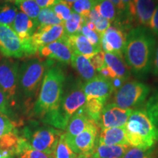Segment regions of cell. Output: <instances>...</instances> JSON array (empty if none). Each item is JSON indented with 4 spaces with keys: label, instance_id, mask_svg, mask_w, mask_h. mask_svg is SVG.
I'll list each match as a JSON object with an SVG mask.
<instances>
[{
    "label": "cell",
    "instance_id": "cell-30",
    "mask_svg": "<svg viewBox=\"0 0 158 158\" xmlns=\"http://www.w3.org/2000/svg\"><path fill=\"white\" fill-rule=\"evenodd\" d=\"M18 13V8L10 4L0 6V23L11 27Z\"/></svg>",
    "mask_w": 158,
    "mask_h": 158
},
{
    "label": "cell",
    "instance_id": "cell-42",
    "mask_svg": "<svg viewBox=\"0 0 158 158\" xmlns=\"http://www.w3.org/2000/svg\"><path fill=\"white\" fill-rule=\"evenodd\" d=\"M149 29L155 36L158 37V5L156 7L155 13L150 21Z\"/></svg>",
    "mask_w": 158,
    "mask_h": 158
},
{
    "label": "cell",
    "instance_id": "cell-24",
    "mask_svg": "<svg viewBox=\"0 0 158 158\" xmlns=\"http://www.w3.org/2000/svg\"><path fill=\"white\" fill-rule=\"evenodd\" d=\"M94 10L110 23L114 22L116 24L119 21V15L117 9L109 0H96Z\"/></svg>",
    "mask_w": 158,
    "mask_h": 158
},
{
    "label": "cell",
    "instance_id": "cell-49",
    "mask_svg": "<svg viewBox=\"0 0 158 158\" xmlns=\"http://www.w3.org/2000/svg\"><path fill=\"white\" fill-rule=\"evenodd\" d=\"M74 158H83V157H81V156H76V157H74Z\"/></svg>",
    "mask_w": 158,
    "mask_h": 158
},
{
    "label": "cell",
    "instance_id": "cell-25",
    "mask_svg": "<svg viewBox=\"0 0 158 158\" xmlns=\"http://www.w3.org/2000/svg\"><path fill=\"white\" fill-rule=\"evenodd\" d=\"M15 155H16L19 158H54L53 155H47L31 147L23 137H21Z\"/></svg>",
    "mask_w": 158,
    "mask_h": 158
},
{
    "label": "cell",
    "instance_id": "cell-50",
    "mask_svg": "<svg viewBox=\"0 0 158 158\" xmlns=\"http://www.w3.org/2000/svg\"><path fill=\"white\" fill-rule=\"evenodd\" d=\"M86 158H95V157H90V156H89V157H86Z\"/></svg>",
    "mask_w": 158,
    "mask_h": 158
},
{
    "label": "cell",
    "instance_id": "cell-12",
    "mask_svg": "<svg viewBox=\"0 0 158 158\" xmlns=\"http://www.w3.org/2000/svg\"><path fill=\"white\" fill-rule=\"evenodd\" d=\"M133 109H125L110 103L106 105L101 112L98 125L100 130L124 127Z\"/></svg>",
    "mask_w": 158,
    "mask_h": 158
},
{
    "label": "cell",
    "instance_id": "cell-2",
    "mask_svg": "<svg viewBox=\"0 0 158 158\" xmlns=\"http://www.w3.org/2000/svg\"><path fill=\"white\" fill-rule=\"evenodd\" d=\"M66 81L64 72L59 66H51L45 72L37 101L35 115L48 124L60 106Z\"/></svg>",
    "mask_w": 158,
    "mask_h": 158
},
{
    "label": "cell",
    "instance_id": "cell-6",
    "mask_svg": "<svg viewBox=\"0 0 158 158\" xmlns=\"http://www.w3.org/2000/svg\"><path fill=\"white\" fill-rule=\"evenodd\" d=\"M150 90L147 84L138 81L125 82L115 91L113 104L122 108L133 109L145 101Z\"/></svg>",
    "mask_w": 158,
    "mask_h": 158
},
{
    "label": "cell",
    "instance_id": "cell-22",
    "mask_svg": "<svg viewBox=\"0 0 158 158\" xmlns=\"http://www.w3.org/2000/svg\"><path fill=\"white\" fill-rule=\"evenodd\" d=\"M131 147L130 145H105L96 143L90 157L95 158H122Z\"/></svg>",
    "mask_w": 158,
    "mask_h": 158
},
{
    "label": "cell",
    "instance_id": "cell-11",
    "mask_svg": "<svg viewBox=\"0 0 158 158\" xmlns=\"http://www.w3.org/2000/svg\"><path fill=\"white\" fill-rule=\"evenodd\" d=\"M127 35L122 26L117 24L110 26L102 36V51L107 53H114L123 57Z\"/></svg>",
    "mask_w": 158,
    "mask_h": 158
},
{
    "label": "cell",
    "instance_id": "cell-51",
    "mask_svg": "<svg viewBox=\"0 0 158 158\" xmlns=\"http://www.w3.org/2000/svg\"><path fill=\"white\" fill-rule=\"evenodd\" d=\"M157 154H158V149H157Z\"/></svg>",
    "mask_w": 158,
    "mask_h": 158
},
{
    "label": "cell",
    "instance_id": "cell-3",
    "mask_svg": "<svg viewBox=\"0 0 158 158\" xmlns=\"http://www.w3.org/2000/svg\"><path fill=\"white\" fill-rule=\"evenodd\" d=\"M124 127L128 143L131 147L148 151L158 143V128L146 110H133Z\"/></svg>",
    "mask_w": 158,
    "mask_h": 158
},
{
    "label": "cell",
    "instance_id": "cell-36",
    "mask_svg": "<svg viewBox=\"0 0 158 158\" xmlns=\"http://www.w3.org/2000/svg\"><path fill=\"white\" fill-rule=\"evenodd\" d=\"M81 33L88 40V41L92 44L93 46H95L97 48L101 49V38L102 37L98 34L95 31L92 30L89 28H88L87 26L84 23V24L82 26ZM102 50V49H101Z\"/></svg>",
    "mask_w": 158,
    "mask_h": 158
},
{
    "label": "cell",
    "instance_id": "cell-35",
    "mask_svg": "<svg viewBox=\"0 0 158 158\" xmlns=\"http://www.w3.org/2000/svg\"><path fill=\"white\" fill-rule=\"evenodd\" d=\"M51 8L54 10L55 14L57 15V17L62 21V23H64L68 19L73 12L71 6L62 0H59Z\"/></svg>",
    "mask_w": 158,
    "mask_h": 158
},
{
    "label": "cell",
    "instance_id": "cell-29",
    "mask_svg": "<svg viewBox=\"0 0 158 158\" xmlns=\"http://www.w3.org/2000/svg\"><path fill=\"white\" fill-rule=\"evenodd\" d=\"M85 19L94 23V27H95V31L101 37L103 35L105 31L110 27V21L102 17L94 9L90 12L88 16Z\"/></svg>",
    "mask_w": 158,
    "mask_h": 158
},
{
    "label": "cell",
    "instance_id": "cell-23",
    "mask_svg": "<svg viewBox=\"0 0 158 158\" xmlns=\"http://www.w3.org/2000/svg\"><path fill=\"white\" fill-rule=\"evenodd\" d=\"M70 64L76 70L82 80L86 82L89 81L97 76L96 70L91 64L89 59L87 57L73 54Z\"/></svg>",
    "mask_w": 158,
    "mask_h": 158
},
{
    "label": "cell",
    "instance_id": "cell-38",
    "mask_svg": "<svg viewBox=\"0 0 158 158\" xmlns=\"http://www.w3.org/2000/svg\"><path fill=\"white\" fill-rule=\"evenodd\" d=\"M109 1L111 2L115 5L116 9H117L118 15H119V21H118V23H116V24L122 26V24H123L122 21H124V24L127 22H130L129 19H128L127 18V13H126L125 7H124L123 3H122V0H109Z\"/></svg>",
    "mask_w": 158,
    "mask_h": 158
},
{
    "label": "cell",
    "instance_id": "cell-21",
    "mask_svg": "<svg viewBox=\"0 0 158 158\" xmlns=\"http://www.w3.org/2000/svg\"><path fill=\"white\" fill-rule=\"evenodd\" d=\"M92 120L85 114L84 108H81L69 120L65 129L64 135L66 138H73L78 135L88 127Z\"/></svg>",
    "mask_w": 158,
    "mask_h": 158
},
{
    "label": "cell",
    "instance_id": "cell-14",
    "mask_svg": "<svg viewBox=\"0 0 158 158\" xmlns=\"http://www.w3.org/2000/svg\"><path fill=\"white\" fill-rule=\"evenodd\" d=\"M86 100L95 99L106 104L107 100L115 92L114 85L108 79L101 76H96L83 84Z\"/></svg>",
    "mask_w": 158,
    "mask_h": 158
},
{
    "label": "cell",
    "instance_id": "cell-31",
    "mask_svg": "<svg viewBox=\"0 0 158 158\" xmlns=\"http://www.w3.org/2000/svg\"><path fill=\"white\" fill-rule=\"evenodd\" d=\"M78 156L73 151L65 139L64 132L59 138L54 153V158H74Z\"/></svg>",
    "mask_w": 158,
    "mask_h": 158
},
{
    "label": "cell",
    "instance_id": "cell-46",
    "mask_svg": "<svg viewBox=\"0 0 158 158\" xmlns=\"http://www.w3.org/2000/svg\"><path fill=\"white\" fill-rule=\"evenodd\" d=\"M0 158H13V155L8 152L0 150Z\"/></svg>",
    "mask_w": 158,
    "mask_h": 158
},
{
    "label": "cell",
    "instance_id": "cell-45",
    "mask_svg": "<svg viewBox=\"0 0 158 158\" xmlns=\"http://www.w3.org/2000/svg\"><path fill=\"white\" fill-rule=\"evenodd\" d=\"M152 73L156 76H158V42L156 45V48L154 54L152 67Z\"/></svg>",
    "mask_w": 158,
    "mask_h": 158
},
{
    "label": "cell",
    "instance_id": "cell-32",
    "mask_svg": "<svg viewBox=\"0 0 158 158\" xmlns=\"http://www.w3.org/2000/svg\"><path fill=\"white\" fill-rule=\"evenodd\" d=\"M96 0H77L73 4L72 10L78 13L84 18H86L94 9Z\"/></svg>",
    "mask_w": 158,
    "mask_h": 158
},
{
    "label": "cell",
    "instance_id": "cell-27",
    "mask_svg": "<svg viewBox=\"0 0 158 158\" xmlns=\"http://www.w3.org/2000/svg\"><path fill=\"white\" fill-rule=\"evenodd\" d=\"M15 6L36 23L41 9L35 0H15Z\"/></svg>",
    "mask_w": 158,
    "mask_h": 158
},
{
    "label": "cell",
    "instance_id": "cell-37",
    "mask_svg": "<svg viewBox=\"0 0 158 158\" xmlns=\"http://www.w3.org/2000/svg\"><path fill=\"white\" fill-rule=\"evenodd\" d=\"M152 149L144 151L135 147H130L122 158H154Z\"/></svg>",
    "mask_w": 158,
    "mask_h": 158
},
{
    "label": "cell",
    "instance_id": "cell-28",
    "mask_svg": "<svg viewBox=\"0 0 158 158\" xmlns=\"http://www.w3.org/2000/svg\"><path fill=\"white\" fill-rule=\"evenodd\" d=\"M62 23H63L62 21L57 17L51 7L41 9L36 21L37 28L44 26L58 25Z\"/></svg>",
    "mask_w": 158,
    "mask_h": 158
},
{
    "label": "cell",
    "instance_id": "cell-52",
    "mask_svg": "<svg viewBox=\"0 0 158 158\" xmlns=\"http://www.w3.org/2000/svg\"><path fill=\"white\" fill-rule=\"evenodd\" d=\"M14 1H15V0H14Z\"/></svg>",
    "mask_w": 158,
    "mask_h": 158
},
{
    "label": "cell",
    "instance_id": "cell-47",
    "mask_svg": "<svg viewBox=\"0 0 158 158\" xmlns=\"http://www.w3.org/2000/svg\"><path fill=\"white\" fill-rule=\"evenodd\" d=\"M62 1H64L66 3H68L69 5L72 6L73 4L76 1H77V0H62Z\"/></svg>",
    "mask_w": 158,
    "mask_h": 158
},
{
    "label": "cell",
    "instance_id": "cell-1",
    "mask_svg": "<svg viewBox=\"0 0 158 158\" xmlns=\"http://www.w3.org/2000/svg\"><path fill=\"white\" fill-rule=\"evenodd\" d=\"M157 45L155 35L149 28L138 26L127 35L124 56L128 68L138 78H144L152 71Z\"/></svg>",
    "mask_w": 158,
    "mask_h": 158
},
{
    "label": "cell",
    "instance_id": "cell-15",
    "mask_svg": "<svg viewBox=\"0 0 158 158\" xmlns=\"http://www.w3.org/2000/svg\"><path fill=\"white\" fill-rule=\"evenodd\" d=\"M37 53L42 58L56 60L65 64H70L73 55L64 37L39 48Z\"/></svg>",
    "mask_w": 158,
    "mask_h": 158
},
{
    "label": "cell",
    "instance_id": "cell-16",
    "mask_svg": "<svg viewBox=\"0 0 158 158\" xmlns=\"http://www.w3.org/2000/svg\"><path fill=\"white\" fill-rule=\"evenodd\" d=\"M133 2L136 22L139 26L149 28L158 0H133Z\"/></svg>",
    "mask_w": 158,
    "mask_h": 158
},
{
    "label": "cell",
    "instance_id": "cell-40",
    "mask_svg": "<svg viewBox=\"0 0 158 158\" xmlns=\"http://www.w3.org/2000/svg\"><path fill=\"white\" fill-rule=\"evenodd\" d=\"M122 3L126 9V13L130 22L135 19V12H134V2L133 0H122Z\"/></svg>",
    "mask_w": 158,
    "mask_h": 158
},
{
    "label": "cell",
    "instance_id": "cell-26",
    "mask_svg": "<svg viewBox=\"0 0 158 158\" xmlns=\"http://www.w3.org/2000/svg\"><path fill=\"white\" fill-rule=\"evenodd\" d=\"M85 23V18L73 11L68 19L63 23L66 36H71L81 33L82 26Z\"/></svg>",
    "mask_w": 158,
    "mask_h": 158
},
{
    "label": "cell",
    "instance_id": "cell-33",
    "mask_svg": "<svg viewBox=\"0 0 158 158\" xmlns=\"http://www.w3.org/2000/svg\"><path fill=\"white\" fill-rule=\"evenodd\" d=\"M146 112L152 122L158 128V92L150 97L146 105Z\"/></svg>",
    "mask_w": 158,
    "mask_h": 158
},
{
    "label": "cell",
    "instance_id": "cell-34",
    "mask_svg": "<svg viewBox=\"0 0 158 158\" xmlns=\"http://www.w3.org/2000/svg\"><path fill=\"white\" fill-rule=\"evenodd\" d=\"M17 124L15 122L12 121L7 115L0 114V138L9 134L16 133Z\"/></svg>",
    "mask_w": 158,
    "mask_h": 158
},
{
    "label": "cell",
    "instance_id": "cell-48",
    "mask_svg": "<svg viewBox=\"0 0 158 158\" xmlns=\"http://www.w3.org/2000/svg\"><path fill=\"white\" fill-rule=\"evenodd\" d=\"M0 1H5V2H10L14 1V0H0Z\"/></svg>",
    "mask_w": 158,
    "mask_h": 158
},
{
    "label": "cell",
    "instance_id": "cell-20",
    "mask_svg": "<svg viewBox=\"0 0 158 158\" xmlns=\"http://www.w3.org/2000/svg\"><path fill=\"white\" fill-rule=\"evenodd\" d=\"M105 64L114 72L118 78L126 81L130 77V72L128 66L124 62V57L114 53L104 52Z\"/></svg>",
    "mask_w": 158,
    "mask_h": 158
},
{
    "label": "cell",
    "instance_id": "cell-5",
    "mask_svg": "<svg viewBox=\"0 0 158 158\" xmlns=\"http://www.w3.org/2000/svg\"><path fill=\"white\" fill-rule=\"evenodd\" d=\"M85 102L86 95L83 89V84L78 81L73 84L66 92L64 91L60 106L48 124L55 128L65 130L69 120L84 107Z\"/></svg>",
    "mask_w": 158,
    "mask_h": 158
},
{
    "label": "cell",
    "instance_id": "cell-17",
    "mask_svg": "<svg viewBox=\"0 0 158 158\" xmlns=\"http://www.w3.org/2000/svg\"><path fill=\"white\" fill-rule=\"evenodd\" d=\"M64 37L73 54L81 55L89 59L98 51H101L100 48L91 44L81 33L71 36L65 35Z\"/></svg>",
    "mask_w": 158,
    "mask_h": 158
},
{
    "label": "cell",
    "instance_id": "cell-8",
    "mask_svg": "<svg viewBox=\"0 0 158 158\" xmlns=\"http://www.w3.org/2000/svg\"><path fill=\"white\" fill-rule=\"evenodd\" d=\"M0 53L7 58H22L35 54L29 42L23 43L10 27L0 23Z\"/></svg>",
    "mask_w": 158,
    "mask_h": 158
},
{
    "label": "cell",
    "instance_id": "cell-18",
    "mask_svg": "<svg viewBox=\"0 0 158 158\" xmlns=\"http://www.w3.org/2000/svg\"><path fill=\"white\" fill-rule=\"evenodd\" d=\"M11 28L23 43H28L29 39L36 31L37 25L24 13L18 12Z\"/></svg>",
    "mask_w": 158,
    "mask_h": 158
},
{
    "label": "cell",
    "instance_id": "cell-13",
    "mask_svg": "<svg viewBox=\"0 0 158 158\" xmlns=\"http://www.w3.org/2000/svg\"><path fill=\"white\" fill-rule=\"evenodd\" d=\"M64 35L63 23L38 27L29 39V45L34 54H36L39 48L62 39Z\"/></svg>",
    "mask_w": 158,
    "mask_h": 158
},
{
    "label": "cell",
    "instance_id": "cell-44",
    "mask_svg": "<svg viewBox=\"0 0 158 158\" xmlns=\"http://www.w3.org/2000/svg\"><path fill=\"white\" fill-rule=\"evenodd\" d=\"M59 0H35L40 9L52 7L55 4H56Z\"/></svg>",
    "mask_w": 158,
    "mask_h": 158
},
{
    "label": "cell",
    "instance_id": "cell-10",
    "mask_svg": "<svg viewBox=\"0 0 158 158\" xmlns=\"http://www.w3.org/2000/svg\"><path fill=\"white\" fill-rule=\"evenodd\" d=\"M99 129L96 122L92 120L88 127L78 135L73 138H66L65 135L64 137L68 145L77 155L86 158L89 157L95 147Z\"/></svg>",
    "mask_w": 158,
    "mask_h": 158
},
{
    "label": "cell",
    "instance_id": "cell-7",
    "mask_svg": "<svg viewBox=\"0 0 158 158\" xmlns=\"http://www.w3.org/2000/svg\"><path fill=\"white\" fill-rule=\"evenodd\" d=\"M62 133L61 130L54 127H41L32 131L26 129L23 138L34 149L54 156L55 149Z\"/></svg>",
    "mask_w": 158,
    "mask_h": 158
},
{
    "label": "cell",
    "instance_id": "cell-19",
    "mask_svg": "<svg viewBox=\"0 0 158 158\" xmlns=\"http://www.w3.org/2000/svg\"><path fill=\"white\" fill-rule=\"evenodd\" d=\"M97 143L105 145H129L125 127H111L100 130Z\"/></svg>",
    "mask_w": 158,
    "mask_h": 158
},
{
    "label": "cell",
    "instance_id": "cell-41",
    "mask_svg": "<svg viewBox=\"0 0 158 158\" xmlns=\"http://www.w3.org/2000/svg\"><path fill=\"white\" fill-rule=\"evenodd\" d=\"M10 102L7 100L5 93L0 89V114H4L7 115L9 114Z\"/></svg>",
    "mask_w": 158,
    "mask_h": 158
},
{
    "label": "cell",
    "instance_id": "cell-39",
    "mask_svg": "<svg viewBox=\"0 0 158 158\" xmlns=\"http://www.w3.org/2000/svg\"><path fill=\"white\" fill-rule=\"evenodd\" d=\"M89 61L94 70L99 71L105 64L104 51H100L89 58Z\"/></svg>",
    "mask_w": 158,
    "mask_h": 158
},
{
    "label": "cell",
    "instance_id": "cell-4",
    "mask_svg": "<svg viewBox=\"0 0 158 158\" xmlns=\"http://www.w3.org/2000/svg\"><path fill=\"white\" fill-rule=\"evenodd\" d=\"M53 65L51 60L29 59L23 62L19 70V89L23 96L32 98L38 92L46 70Z\"/></svg>",
    "mask_w": 158,
    "mask_h": 158
},
{
    "label": "cell",
    "instance_id": "cell-9",
    "mask_svg": "<svg viewBox=\"0 0 158 158\" xmlns=\"http://www.w3.org/2000/svg\"><path fill=\"white\" fill-rule=\"evenodd\" d=\"M19 63L10 58L0 59V89L10 105L14 104L19 89Z\"/></svg>",
    "mask_w": 158,
    "mask_h": 158
},
{
    "label": "cell",
    "instance_id": "cell-43",
    "mask_svg": "<svg viewBox=\"0 0 158 158\" xmlns=\"http://www.w3.org/2000/svg\"><path fill=\"white\" fill-rule=\"evenodd\" d=\"M98 72L100 73V76L104 77V78H106V79H108V80L110 81H112L114 80V79L117 78V77L116 76V75L114 73L113 71L110 70V69L108 68L106 64L102 66V68L100 69Z\"/></svg>",
    "mask_w": 158,
    "mask_h": 158
}]
</instances>
